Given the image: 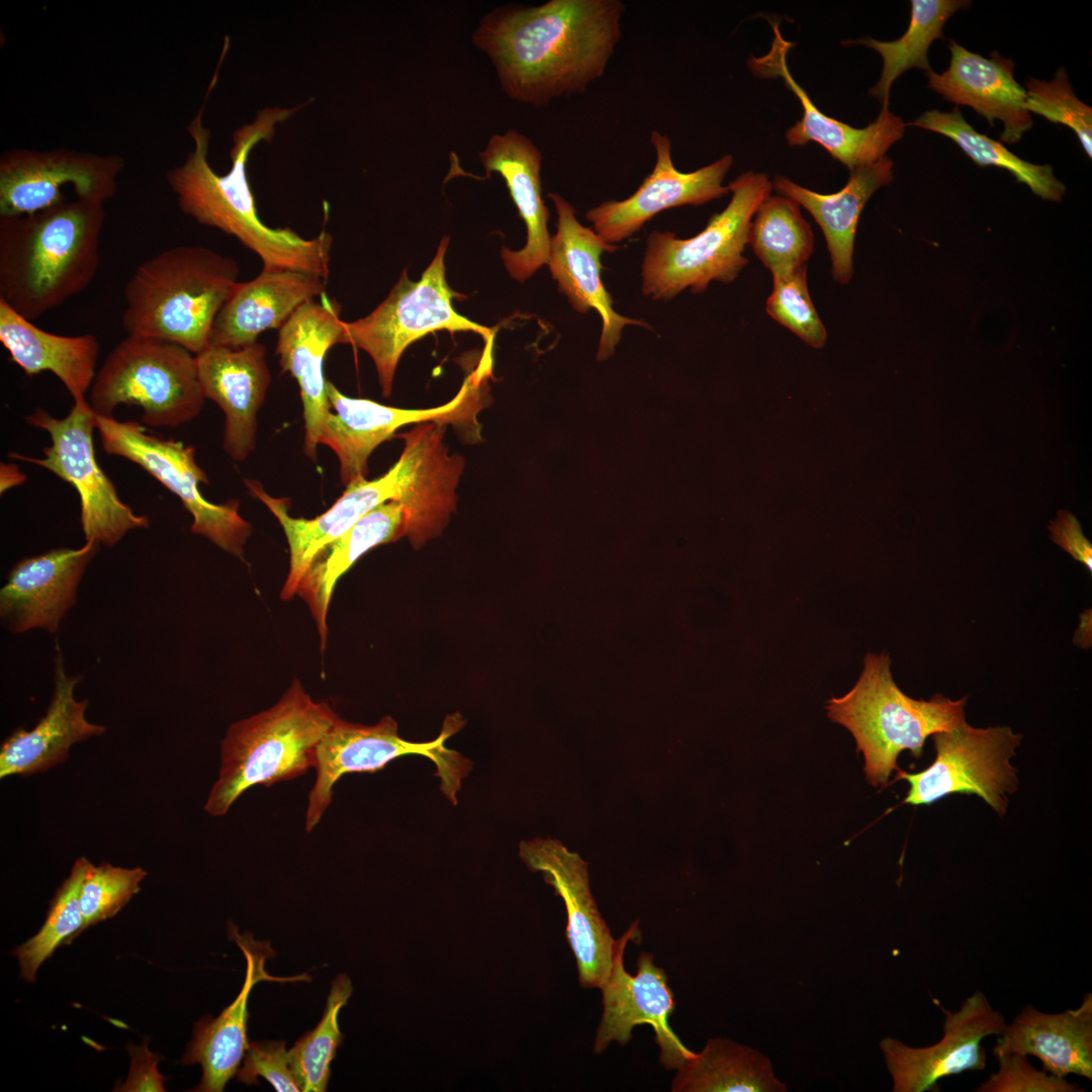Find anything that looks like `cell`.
Returning <instances> with one entry per match:
<instances>
[{
    "instance_id": "1",
    "label": "cell",
    "mask_w": 1092,
    "mask_h": 1092,
    "mask_svg": "<svg viewBox=\"0 0 1092 1092\" xmlns=\"http://www.w3.org/2000/svg\"><path fill=\"white\" fill-rule=\"evenodd\" d=\"M620 0L507 4L485 13L471 39L503 91L534 107L582 93L601 79L621 38Z\"/></svg>"
},
{
    "instance_id": "2",
    "label": "cell",
    "mask_w": 1092,
    "mask_h": 1092,
    "mask_svg": "<svg viewBox=\"0 0 1092 1092\" xmlns=\"http://www.w3.org/2000/svg\"><path fill=\"white\" fill-rule=\"evenodd\" d=\"M445 433L443 425L425 422L396 435L404 447L389 470L378 478L347 484L335 504L312 519L293 518L288 499L270 495L257 480H245L250 493L279 521L287 539L290 558L282 600L296 595L309 562L322 547L384 503L403 506L414 539L426 541L442 533L456 509V488L464 469L463 457L449 454Z\"/></svg>"
},
{
    "instance_id": "3",
    "label": "cell",
    "mask_w": 1092,
    "mask_h": 1092,
    "mask_svg": "<svg viewBox=\"0 0 1092 1092\" xmlns=\"http://www.w3.org/2000/svg\"><path fill=\"white\" fill-rule=\"evenodd\" d=\"M206 100L188 125L195 147L186 161L166 173V180L176 194L179 208L198 223L215 228L235 237L263 262V268L289 269L315 274L328 279L333 239L323 230L312 239H304L289 228H270L257 213L255 198L247 178L246 165L252 149L261 141L271 142L277 122L287 119L299 108H265L256 119L233 134L230 151L233 166L224 175L215 173L208 163L210 131L203 126Z\"/></svg>"
},
{
    "instance_id": "4",
    "label": "cell",
    "mask_w": 1092,
    "mask_h": 1092,
    "mask_svg": "<svg viewBox=\"0 0 1092 1092\" xmlns=\"http://www.w3.org/2000/svg\"><path fill=\"white\" fill-rule=\"evenodd\" d=\"M104 203L78 198L0 216V301L33 322L83 291L99 267Z\"/></svg>"
},
{
    "instance_id": "5",
    "label": "cell",
    "mask_w": 1092,
    "mask_h": 1092,
    "mask_svg": "<svg viewBox=\"0 0 1092 1092\" xmlns=\"http://www.w3.org/2000/svg\"><path fill=\"white\" fill-rule=\"evenodd\" d=\"M239 276L233 258L207 247L166 249L141 263L127 280L123 329L197 355L208 346L214 318Z\"/></svg>"
},
{
    "instance_id": "6",
    "label": "cell",
    "mask_w": 1092,
    "mask_h": 1092,
    "mask_svg": "<svg viewBox=\"0 0 1092 1092\" xmlns=\"http://www.w3.org/2000/svg\"><path fill=\"white\" fill-rule=\"evenodd\" d=\"M339 718L294 679L274 706L231 724L205 811L222 816L251 787H270L304 775L313 767L316 745Z\"/></svg>"
},
{
    "instance_id": "7",
    "label": "cell",
    "mask_w": 1092,
    "mask_h": 1092,
    "mask_svg": "<svg viewBox=\"0 0 1092 1092\" xmlns=\"http://www.w3.org/2000/svg\"><path fill=\"white\" fill-rule=\"evenodd\" d=\"M888 653H868L863 669L853 688L840 698L827 701V715L850 731L864 758L868 781L875 788L887 787L897 758L903 750L919 758L925 740L966 722L968 698L950 700L933 695L928 701L915 700L896 685Z\"/></svg>"
},
{
    "instance_id": "8",
    "label": "cell",
    "mask_w": 1092,
    "mask_h": 1092,
    "mask_svg": "<svg viewBox=\"0 0 1092 1092\" xmlns=\"http://www.w3.org/2000/svg\"><path fill=\"white\" fill-rule=\"evenodd\" d=\"M727 186L729 203L696 236L678 239L658 231L648 236L641 266L645 296L669 300L686 289L700 293L712 281L731 283L738 277L748 263L743 253L752 218L770 196L772 182L763 173L748 171Z\"/></svg>"
},
{
    "instance_id": "9",
    "label": "cell",
    "mask_w": 1092,
    "mask_h": 1092,
    "mask_svg": "<svg viewBox=\"0 0 1092 1092\" xmlns=\"http://www.w3.org/2000/svg\"><path fill=\"white\" fill-rule=\"evenodd\" d=\"M204 399L194 354L173 342L127 334L96 373L88 402L104 417L121 404L138 405L144 424L176 428L197 417Z\"/></svg>"
},
{
    "instance_id": "10",
    "label": "cell",
    "mask_w": 1092,
    "mask_h": 1092,
    "mask_svg": "<svg viewBox=\"0 0 1092 1092\" xmlns=\"http://www.w3.org/2000/svg\"><path fill=\"white\" fill-rule=\"evenodd\" d=\"M448 243V238L442 239L419 281L410 280L404 270L387 297L369 314L343 323V344L362 349L371 357L384 396L391 393L402 353L427 334L447 330L477 333L485 343L494 339L493 331L459 314L453 307L452 300L462 295L446 280Z\"/></svg>"
},
{
    "instance_id": "11",
    "label": "cell",
    "mask_w": 1092,
    "mask_h": 1092,
    "mask_svg": "<svg viewBox=\"0 0 1092 1092\" xmlns=\"http://www.w3.org/2000/svg\"><path fill=\"white\" fill-rule=\"evenodd\" d=\"M461 716L447 717L441 734L430 742H411L398 735L397 723L384 716L374 725L351 723L339 718L315 747L313 767L316 780L308 795L305 830L311 831L322 819L333 797V788L350 772H374L393 759L420 754L437 767L441 790L453 803L461 781L471 767L468 759L445 746V741L461 728Z\"/></svg>"
},
{
    "instance_id": "12",
    "label": "cell",
    "mask_w": 1092,
    "mask_h": 1092,
    "mask_svg": "<svg viewBox=\"0 0 1092 1092\" xmlns=\"http://www.w3.org/2000/svg\"><path fill=\"white\" fill-rule=\"evenodd\" d=\"M32 427L44 430L51 445L43 448L41 458L9 453L13 459L46 468L72 484L80 496L81 526L87 540L112 547L130 530L150 526L147 516L133 513L124 504L97 463L93 433L95 414L88 400L74 401L70 413L62 419L36 408L25 417Z\"/></svg>"
},
{
    "instance_id": "13",
    "label": "cell",
    "mask_w": 1092,
    "mask_h": 1092,
    "mask_svg": "<svg viewBox=\"0 0 1092 1092\" xmlns=\"http://www.w3.org/2000/svg\"><path fill=\"white\" fill-rule=\"evenodd\" d=\"M491 372L492 362L480 358L477 367L465 377L450 401L421 410L392 407L370 399L349 397L327 381V396L334 413L330 412L325 420L320 444L330 447L337 455L344 484L366 478L371 453L405 425L437 422L464 429L471 425L479 430L476 416L484 406Z\"/></svg>"
},
{
    "instance_id": "14",
    "label": "cell",
    "mask_w": 1092,
    "mask_h": 1092,
    "mask_svg": "<svg viewBox=\"0 0 1092 1092\" xmlns=\"http://www.w3.org/2000/svg\"><path fill=\"white\" fill-rule=\"evenodd\" d=\"M95 423L106 454L138 464L180 498L193 518V533L233 555H243L251 526L240 515L237 499L213 504L203 497L199 485L209 480L196 463L192 446L148 433L136 422L95 415Z\"/></svg>"
},
{
    "instance_id": "15",
    "label": "cell",
    "mask_w": 1092,
    "mask_h": 1092,
    "mask_svg": "<svg viewBox=\"0 0 1092 1092\" xmlns=\"http://www.w3.org/2000/svg\"><path fill=\"white\" fill-rule=\"evenodd\" d=\"M931 737L935 758L929 766L917 774L897 770L896 779L909 784L903 803L930 805L950 794L976 795L1003 816L1018 786L1010 758L1021 734L1007 726L975 728L964 722Z\"/></svg>"
},
{
    "instance_id": "16",
    "label": "cell",
    "mask_w": 1092,
    "mask_h": 1092,
    "mask_svg": "<svg viewBox=\"0 0 1092 1092\" xmlns=\"http://www.w3.org/2000/svg\"><path fill=\"white\" fill-rule=\"evenodd\" d=\"M124 159L71 149H12L0 157V216L40 211L76 197L105 203L118 189Z\"/></svg>"
},
{
    "instance_id": "17",
    "label": "cell",
    "mask_w": 1092,
    "mask_h": 1092,
    "mask_svg": "<svg viewBox=\"0 0 1092 1092\" xmlns=\"http://www.w3.org/2000/svg\"><path fill=\"white\" fill-rule=\"evenodd\" d=\"M639 921L633 922L615 940L611 971L603 985L604 1011L597 1029L594 1051L604 1052L611 1041L626 1044L637 1025L649 1024L660 1048L659 1061L666 1070L678 1069L695 1053L675 1035L668 1024L675 1003L663 969L653 963V956L641 952L637 974L631 976L624 967V952L629 940L640 936Z\"/></svg>"
},
{
    "instance_id": "18",
    "label": "cell",
    "mask_w": 1092,
    "mask_h": 1092,
    "mask_svg": "<svg viewBox=\"0 0 1092 1092\" xmlns=\"http://www.w3.org/2000/svg\"><path fill=\"white\" fill-rule=\"evenodd\" d=\"M944 1013L942 1037L934 1044L915 1048L894 1037L880 1041L894 1092L936 1091L945 1077L982 1071L987 1056L982 1041L999 1035L1006 1022L981 991L973 993L958 1011H949L933 999Z\"/></svg>"
},
{
    "instance_id": "19",
    "label": "cell",
    "mask_w": 1092,
    "mask_h": 1092,
    "mask_svg": "<svg viewBox=\"0 0 1092 1092\" xmlns=\"http://www.w3.org/2000/svg\"><path fill=\"white\" fill-rule=\"evenodd\" d=\"M650 143L655 164L638 189L623 200L603 201L585 213L593 230L610 245L632 237L663 210L684 205L700 206L729 193L723 180L733 164L731 155L696 171L680 172L673 164L671 141L667 134L653 130Z\"/></svg>"
},
{
    "instance_id": "20",
    "label": "cell",
    "mask_w": 1092,
    "mask_h": 1092,
    "mask_svg": "<svg viewBox=\"0 0 1092 1092\" xmlns=\"http://www.w3.org/2000/svg\"><path fill=\"white\" fill-rule=\"evenodd\" d=\"M519 855L533 872H540L565 905L567 942L576 960L578 982L600 988L613 963L615 940L590 892L587 862L559 840L522 841Z\"/></svg>"
},
{
    "instance_id": "21",
    "label": "cell",
    "mask_w": 1092,
    "mask_h": 1092,
    "mask_svg": "<svg viewBox=\"0 0 1092 1092\" xmlns=\"http://www.w3.org/2000/svg\"><path fill=\"white\" fill-rule=\"evenodd\" d=\"M770 24L774 39L768 53L749 58L747 65L757 77L783 79L786 88L799 99L803 116L787 130L788 145L805 146L815 142L849 171L885 157L888 150L903 138L906 127L903 119L888 108H882L879 116L868 126L856 128L823 113L789 71L787 56L795 43L783 37L778 21Z\"/></svg>"
},
{
    "instance_id": "22",
    "label": "cell",
    "mask_w": 1092,
    "mask_h": 1092,
    "mask_svg": "<svg viewBox=\"0 0 1092 1092\" xmlns=\"http://www.w3.org/2000/svg\"><path fill=\"white\" fill-rule=\"evenodd\" d=\"M548 197L553 202L557 221L547 265L558 290L567 297L573 309L586 313L594 308L600 314L603 326L598 358L606 359L615 352L626 326H649L618 313L603 284L601 256L604 252H614L617 247L581 224L574 206L560 194L549 193Z\"/></svg>"
},
{
    "instance_id": "23",
    "label": "cell",
    "mask_w": 1092,
    "mask_h": 1092,
    "mask_svg": "<svg viewBox=\"0 0 1092 1092\" xmlns=\"http://www.w3.org/2000/svg\"><path fill=\"white\" fill-rule=\"evenodd\" d=\"M99 544L87 540L78 549H52L15 563L0 590L2 624L12 633L33 628L56 633L75 604L79 582Z\"/></svg>"
},
{
    "instance_id": "24",
    "label": "cell",
    "mask_w": 1092,
    "mask_h": 1092,
    "mask_svg": "<svg viewBox=\"0 0 1092 1092\" xmlns=\"http://www.w3.org/2000/svg\"><path fill=\"white\" fill-rule=\"evenodd\" d=\"M266 355L258 342L207 346L195 355L203 395L224 415L222 448L234 461L246 460L256 445L257 416L271 382Z\"/></svg>"
},
{
    "instance_id": "25",
    "label": "cell",
    "mask_w": 1092,
    "mask_h": 1092,
    "mask_svg": "<svg viewBox=\"0 0 1092 1092\" xmlns=\"http://www.w3.org/2000/svg\"><path fill=\"white\" fill-rule=\"evenodd\" d=\"M344 321L340 308L326 293L321 301L298 307L278 330L276 354L284 372L296 380L303 406V452L312 461L330 411L324 360L327 352L343 344Z\"/></svg>"
},
{
    "instance_id": "26",
    "label": "cell",
    "mask_w": 1092,
    "mask_h": 1092,
    "mask_svg": "<svg viewBox=\"0 0 1092 1092\" xmlns=\"http://www.w3.org/2000/svg\"><path fill=\"white\" fill-rule=\"evenodd\" d=\"M230 934L246 959L245 981L236 999L213 1018L204 1016L195 1023L193 1037L181 1060L183 1065L200 1064L202 1079L193 1091L220 1092L240 1069L249 1046L247 1037L248 1002L252 989L260 982L310 981L307 975L275 977L265 964L273 954L268 942L257 941L250 933L240 934L230 926Z\"/></svg>"
},
{
    "instance_id": "27",
    "label": "cell",
    "mask_w": 1092,
    "mask_h": 1092,
    "mask_svg": "<svg viewBox=\"0 0 1092 1092\" xmlns=\"http://www.w3.org/2000/svg\"><path fill=\"white\" fill-rule=\"evenodd\" d=\"M478 159L486 177L497 173L523 219L527 241L523 249L502 248L500 256L510 275L523 282L547 264L551 237L547 223L549 210L542 197V153L525 134L508 129L493 133Z\"/></svg>"
},
{
    "instance_id": "28",
    "label": "cell",
    "mask_w": 1092,
    "mask_h": 1092,
    "mask_svg": "<svg viewBox=\"0 0 1092 1092\" xmlns=\"http://www.w3.org/2000/svg\"><path fill=\"white\" fill-rule=\"evenodd\" d=\"M948 68L938 74L925 72L928 87L944 100L973 108L991 126L999 119L1004 125L1001 141L1013 145L1029 130L1033 120L1025 108L1026 91L1014 77L1011 59L992 52L990 58L973 53L949 40Z\"/></svg>"
},
{
    "instance_id": "29",
    "label": "cell",
    "mask_w": 1092,
    "mask_h": 1092,
    "mask_svg": "<svg viewBox=\"0 0 1092 1092\" xmlns=\"http://www.w3.org/2000/svg\"><path fill=\"white\" fill-rule=\"evenodd\" d=\"M326 288L327 279L315 274L263 268L254 279L236 285L214 318L208 346L237 349L256 343L261 333L279 330Z\"/></svg>"
},
{
    "instance_id": "30",
    "label": "cell",
    "mask_w": 1092,
    "mask_h": 1092,
    "mask_svg": "<svg viewBox=\"0 0 1092 1092\" xmlns=\"http://www.w3.org/2000/svg\"><path fill=\"white\" fill-rule=\"evenodd\" d=\"M54 663V690L46 714L32 729H15L1 745V779L43 772L64 762L73 744L101 735L106 730L86 719L88 701L74 698L80 676L66 675L60 651L55 655Z\"/></svg>"
},
{
    "instance_id": "31",
    "label": "cell",
    "mask_w": 1092,
    "mask_h": 1092,
    "mask_svg": "<svg viewBox=\"0 0 1092 1092\" xmlns=\"http://www.w3.org/2000/svg\"><path fill=\"white\" fill-rule=\"evenodd\" d=\"M1011 1053L1037 1058L1050 1074L1092 1080V994L1086 993L1077 1008L1060 1013L1024 1006L993 1046L994 1057Z\"/></svg>"
},
{
    "instance_id": "32",
    "label": "cell",
    "mask_w": 1092,
    "mask_h": 1092,
    "mask_svg": "<svg viewBox=\"0 0 1092 1092\" xmlns=\"http://www.w3.org/2000/svg\"><path fill=\"white\" fill-rule=\"evenodd\" d=\"M893 180V161L887 156L850 170L845 186L820 194L777 175L772 188L810 212L825 237L835 281L846 284L853 274V247L860 213L870 197Z\"/></svg>"
},
{
    "instance_id": "33",
    "label": "cell",
    "mask_w": 1092,
    "mask_h": 1092,
    "mask_svg": "<svg viewBox=\"0 0 1092 1092\" xmlns=\"http://www.w3.org/2000/svg\"><path fill=\"white\" fill-rule=\"evenodd\" d=\"M408 518L398 502H387L358 521L348 532L322 547L306 568L296 594L316 623L321 647L328 637V612L339 578L367 551L408 535Z\"/></svg>"
},
{
    "instance_id": "34",
    "label": "cell",
    "mask_w": 1092,
    "mask_h": 1092,
    "mask_svg": "<svg viewBox=\"0 0 1092 1092\" xmlns=\"http://www.w3.org/2000/svg\"><path fill=\"white\" fill-rule=\"evenodd\" d=\"M0 342L26 375L50 371L74 401L86 399L96 376L99 343L95 336L47 332L0 301Z\"/></svg>"
},
{
    "instance_id": "35",
    "label": "cell",
    "mask_w": 1092,
    "mask_h": 1092,
    "mask_svg": "<svg viewBox=\"0 0 1092 1092\" xmlns=\"http://www.w3.org/2000/svg\"><path fill=\"white\" fill-rule=\"evenodd\" d=\"M673 1092H785L787 1085L770 1060L757 1050L728 1038H710L681 1067Z\"/></svg>"
},
{
    "instance_id": "36",
    "label": "cell",
    "mask_w": 1092,
    "mask_h": 1092,
    "mask_svg": "<svg viewBox=\"0 0 1092 1092\" xmlns=\"http://www.w3.org/2000/svg\"><path fill=\"white\" fill-rule=\"evenodd\" d=\"M966 0H912L911 18L905 33L898 39L882 41L864 37L843 42L874 49L883 60L880 80L870 89L882 108H888L894 81L905 71L918 68L931 70L928 49L935 39L944 38L943 27L952 14L971 5Z\"/></svg>"
},
{
    "instance_id": "37",
    "label": "cell",
    "mask_w": 1092,
    "mask_h": 1092,
    "mask_svg": "<svg viewBox=\"0 0 1092 1092\" xmlns=\"http://www.w3.org/2000/svg\"><path fill=\"white\" fill-rule=\"evenodd\" d=\"M909 125L942 134L956 143L978 166L998 167L1009 171L1018 182L1051 201H1060L1066 191L1065 185L1055 176L1051 165H1036L1020 159L1000 142L975 130L957 106L950 112L931 109Z\"/></svg>"
},
{
    "instance_id": "38",
    "label": "cell",
    "mask_w": 1092,
    "mask_h": 1092,
    "mask_svg": "<svg viewBox=\"0 0 1092 1092\" xmlns=\"http://www.w3.org/2000/svg\"><path fill=\"white\" fill-rule=\"evenodd\" d=\"M748 245L772 278H778L806 266L813 253L814 236L796 201L770 195L752 218Z\"/></svg>"
},
{
    "instance_id": "39",
    "label": "cell",
    "mask_w": 1092,
    "mask_h": 1092,
    "mask_svg": "<svg viewBox=\"0 0 1092 1092\" xmlns=\"http://www.w3.org/2000/svg\"><path fill=\"white\" fill-rule=\"evenodd\" d=\"M352 991L348 976H338L331 985L322 1019L288 1051L291 1071L303 1092H324L328 1088L331 1063L344 1039L339 1026V1013Z\"/></svg>"
},
{
    "instance_id": "40",
    "label": "cell",
    "mask_w": 1092,
    "mask_h": 1092,
    "mask_svg": "<svg viewBox=\"0 0 1092 1092\" xmlns=\"http://www.w3.org/2000/svg\"><path fill=\"white\" fill-rule=\"evenodd\" d=\"M86 857L75 860L69 877L57 890L39 931L12 950L20 966V977L33 983L40 965L63 943L83 932L79 895L88 864Z\"/></svg>"
},
{
    "instance_id": "41",
    "label": "cell",
    "mask_w": 1092,
    "mask_h": 1092,
    "mask_svg": "<svg viewBox=\"0 0 1092 1092\" xmlns=\"http://www.w3.org/2000/svg\"><path fill=\"white\" fill-rule=\"evenodd\" d=\"M1024 89L1025 110L1070 127L1091 159L1092 107L1075 95L1066 68H1060L1051 81L1029 77Z\"/></svg>"
},
{
    "instance_id": "42",
    "label": "cell",
    "mask_w": 1092,
    "mask_h": 1092,
    "mask_svg": "<svg viewBox=\"0 0 1092 1092\" xmlns=\"http://www.w3.org/2000/svg\"><path fill=\"white\" fill-rule=\"evenodd\" d=\"M146 876L140 867L126 869L108 862L94 866L88 861L79 895L83 931L117 914L141 890Z\"/></svg>"
},
{
    "instance_id": "43",
    "label": "cell",
    "mask_w": 1092,
    "mask_h": 1092,
    "mask_svg": "<svg viewBox=\"0 0 1092 1092\" xmlns=\"http://www.w3.org/2000/svg\"><path fill=\"white\" fill-rule=\"evenodd\" d=\"M766 311L809 346L818 349L825 345L827 332L808 290L807 266L787 276L772 278Z\"/></svg>"
},
{
    "instance_id": "44",
    "label": "cell",
    "mask_w": 1092,
    "mask_h": 1092,
    "mask_svg": "<svg viewBox=\"0 0 1092 1092\" xmlns=\"http://www.w3.org/2000/svg\"><path fill=\"white\" fill-rule=\"evenodd\" d=\"M998 1070L976 1088V1092H1080L1084 1091L1065 1077L1034 1068L1027 1056L1000 1054L995 1056Z\"/></svg>"
},
{
    "instance_id": "45",
    "label": "cell",
    "mask_w": 1092,
    "mask_h": 1092,
    "mask_svg": "<svg viewBox=\"0 0 1092 1092\" xmlns=\"http://www.w3.org/2000/svg\"><path fill=\"white\" fill-rule=\"evenodd\" d=\"M285 1044L284 1040L249 1043L243 1066L237 1073L239 1081L256 1084L257 1078L263 1077L278 1092L301 1091L291 1071Z\"/></svg>"
},
{
    "instance_id": "46",
    "label": "cell",
    "mask_w": 1092,
    "mask_h": 1092,
    "mask_svg": "<svg viewBox=\"0 0 1092 1092\" xmlns=\"http://www.w3.org/2000/svg\"><path fill=\"white\" fill-rule=\"evenodd\" d=\"M1051 539L1075 560L1092 572V545L1084 536L1078 519L1066 510L1057 513V519L1048 526Z\"/></svg>"
},
{
    "instance_id": "47",
    "label": "cell",
    "mask_w": 1092,
    "mask_h": 1092,
    "mask_svg": "<svg viewBox=\"0 0 1092 1092\" xmlns=\"http://www.w3.org/2000/svg\"><path fill=\"white\" fill-rule=\"evenodd\" d=\"M131 1065L126 1082L119 1091H164L165 1076L158 1071L160 1055L153 1054L143 1045H128Z\"/></svg>"
},
{
    "instance_id": "48",
    "label": "cell",
    "mask_w": 1092,
    "mask_h": 1092,
    "mask_svg": "<svg viewBox=\"0 0 1092 1092\" xmlns=\"http://www.w3.org/2000/svg\"><path fill=\"white\" fill-rule=\"evenodd\" d=\"M25 480V475L21 473L17 466L14 464H1V492L5 491L11 486L22 483Z\"/></svg>"
}]
</instances>
